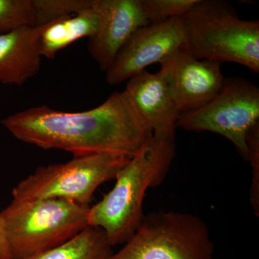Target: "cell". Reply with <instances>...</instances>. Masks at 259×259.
<instances>
[{
	"label": "cell",
	"instance_id": "6da1fadb",
	"mask_svg": "<svg viewBox=\"0 0 259 259\" xmlns=\"http://www.w3.org/2000/svg\"><path fill=\"white\" fill-rule=\"evenodd\" d=\"M1 124L19 141L74 156L107 153L131 158L153 137L124 91L86 111H57L40 105L8 116Z\"/></svg>",
	"mask_w": 259,
	"mask_h": 259
},
{
	"label": "cell",
	"instance_id": "4fadbf2b",
	"mask_svg": "<svg viewBox=\"0 0 259 259\" xmlns=\"http://www.w3.org/2000/svg\"><path fill=\"white\" fill-rule=\"evenodd\" d=\"M98 26V15L92 8L91 0V7L88 9L47 24L40 35V54L53 59L58 52L76 40L93 37Z\"/></svg>",
	"mask_w": 259,
	"mask_h": 259
},
{
	"label": "cell",
	"instance_id": "d6986e66",
	"mask_svg": "<svg viewBox=\"0 0 259 259\" xmlns=\"http://www.w3.org/2000/svg\"><path fill=\"white\" fill-rule=\"evenodd\" d=\"M0 259H12L1 218H0Z\"/></svg>",
	"mask_w": 259,
	"mask_h": 259
},
{
	"label": "cell",
	"instance_id": "5bb4252c",
	"mask_svg": "<svg viewBox=\"0 0 259 259\" xmlns=\"http://www.w3.org/2000/svg\"><path fill=\"white\" fill-rule=\"evenodd\" d=\"M113 253L104 231L88 226L64 244L27 259H110Z\"/></svg>",
	"mask_w": 259,
	"mask_h": 259
},
{
	"label": "cell",
	"instance_id": "2e32d148",
	"mask_svg": "<svg viewBox=\"0 0 259 259\" xmlns=\"http://www.w3.org/2000/svg\"><path fill=\"white\" fill-rule=\"evenodd\" d=\"M36 25H44L88 9L91 0H33Z\"/></svg>",
	"mask_w": 259,
	"mask_h": 259
},
{
	"label": "cell",
	"instance_id": "9c48e42d",
	"mask_svg": "<svg viewBox=\"0 0 259 259\" xmlns=\"http://www.w3.org/2000/svg\"><path fill=\"white\" fill-rule=\"evenodd\" d=\"M159 64V71L181 113L194 111L208 103L226 79L221 63L197 59L184 46Z\"/></svg>",
	"mask_w": 259,
	"mask_h": 259
},
{
	"label": "cell",
	"instance_id": "52a82bcc",
	"mask_svg": "<svg viewBox=\"0 0 259 259\" xmlns=\"http://www.w3.org/2000/svg\"><path fill=\"white\" fill-rule=\"evenodd\" d=\"M259 122V89L244 78H226L214 98L194 111L181 113L178 127L194 132L214 133L234 145L248 159L246 139Z\"/></svg>",
	"mask_w": 259,
	"mask_h": 259
},
{
	"label": "cell",
	"instance_id": "7a4b0ae2",
	"mask_svg": "<svg viewBox=\"0 0 259 259\" xmlns=\"http://www.w3.org/2000/svg\"><path fill=\"white\" fill-rule=\"evenodd\" d=\"M176 150V141L153 136L117 173L113 188L90 206L89 226L102 230L112 247L125 243L139 228L146 192L165 180Z\"/></svg>",
	"mask_w": 259,
	"mask_h": 259
},
{
	"label": "cell",
	"instance_id": "277c9868",
	"mask_svg": "<svg viewBox=\"0 0 259 259\" xmlns=\"http://www.w3.org/2000/svg\"><path fill=\"white\" fill-rule=\"evenodd\" d=\"M90 206L64 199H13L0 212L12 259H27L69 241L89 226Z\"/></svg>",
	"mask_w": 259,
	"mask_h": 259
},
{
	"label": "cell",
	"instance_id": "ba28073f",
	"mask_svg": "<svg viewBox=\"0 0 259 259\" xmlns=\"http://www.w3.org/2000/svg\"><path fill=\"white\" fill-rule=\"evenodd\" d=\"M184 44L183 17L141 27L122 46L107 69V83L115 86L128 81Z\"/></svg>",
	"mask_w": 259,
	"mask_h": 259
},
{
	"label": "cell",
	"instance_id": "8992f818",
	"mask_svg": "<svg viewBox=\"0 0 259 259\" xmlns=\"http://www.w3.org/2000/svg\"><path fill=\"white\" fill-rule=\"evenodd\" d=\"M131 158L107 153L74 156L63 163L38 167L15 186L13 200L64 199L90 206L97 189L115 180Z\"/></svg>",
	"mask_w": 259,
	"mask_h": 259
},
{
	"label": "cell",
	"instance_id": "3957f363",
	"mask_svg": "<svg viewBox=\"0 0 259 259\" xmlns=\"http://www.w3.org/2000/svg\"><path fill=\"white\" fill-rule=\"evenodd\" d=\"M184 47L194 57L259 72V21L242 20L228 2L198 0L183 17Z\"/></svg>",
	"mask_w": 259,
	"mask_h": 259
},
{
	"label": "cell",
	"instance_id": "8fae6325",
	"mask_svg": "<svg viewBox=\"0 0 259 259\" xmlns=\"http://www.w3.org/2000/svg\"><path fill=\"white\" fill-rule=\"evenodd\" d=\"M124 93L152 131L153 137L176 141L181 112L161 71L153 74L146 70L133 76Z\"/></svg>",
	"mask_w": 259,
	"mask_h": 259
},
{
	"label": "cell",
	"instance_id": "30bf717a",
	"mask_svg": "<svg viewBox=\"0 0 259 259\" xmlns=\"http://www.w3.org/2000/svg\"><path fill=\"white\" fill-rule=\"evenodd\" d=\"M99 18L96 33L89 38L88 50L102 71L111 66L117 53L141 27L149 25L141 0H92Z\"/></svg>",
	"mask_w": 259,
	"mask_h": 259
},
{
	"label": "cell",
	"instance_id": "ac0fdd59",
	"mask_svg": "<svg viewBox=\"0 0 259 259\" xmlns=\"http://www.w3.org/2000/svg\"><path fill=\"white\" fill-rule=\"evenodd\" d=\"M248 159L253 171L250 201L255 214L259 212V122L248 131L246 139Z\"/></svg>",
	"mask_w": 259,
	"mask_h": 259
},
{
	"label": "cell",
	"instance_id": "e0dca14e",
	"mask_svg": "<svg viewBox=\"0 0 259 259\" xmlns=\"http://www.w3.org/2000/svg\"><path fill=\"white\" fill-rule=\"evenodd\" d=\"M198 0H141L148 23L157 24L174 18H182Z\"/></svg>",
	"mask_w": 259,
	"mask_h": 259
},
{
	"label": "cell",
	"instance_id": "7c38bea8",
	"mask_svg": "<svg viewBox=\"0 0 259 259\" xmlns=\"http://www.w3.org/2000/svg\"><path fill=\"white\" fill-rule=\"evenodd\" d=\"M46 26L22 27L0 35V82L21 86L40 71V38Z\"/></svg>",
	"mask_w": 259,
	"mask_h": 259
},
{
	"label": "cell",
	"instance_id": "5b68a950",
	"mask_svg": "<svg viewBox=\"0 0 259 259\" xmlns=\"http://www.w3.org/2000/svg\"><path fill=\"white\" fill-rule=\"evenodd\" d=\"M124 244L110 259H214L208 226L191 213L160 210L144 214Z\"/></svg>",
	"mask_w": 259,
	"mask_h": 259
},
{
	"label": "cell",
	"instance_id": "9a60e30c",
	"mask_svg": "<svg viewBox=\"0 0 259 259\" xmlns=\"http://www.w3.org/2000/svg\"><path fill=\"white\" fill-rule=\"evenodd\" d=\"M36 25L33 0H0V35Z\"/></svg>",
	"mask_w": 259,
	"mask_h": 259
}]
</instances>
